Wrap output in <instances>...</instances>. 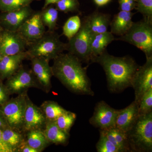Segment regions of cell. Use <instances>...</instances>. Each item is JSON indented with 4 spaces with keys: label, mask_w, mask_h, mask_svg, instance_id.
<instances>
[{
    "label": "cell",
    "mask_w": 152,
    "mask_h": 152,
    "mask_svg": "<svg viewBox=\"0 0 152 152\" xmlns=\"http://www.w3.org/2000/svg\"><path fill=\"white\" fill-rule=\"evenodd\" d=\"M29 44L37 40L45 33V26L42 21L41 11H34L18 30Z\"/></svg>",
    "instance_id": "12"
},
{
    "label": "cell",
    "mask_w": 152,
    "mask_h": 152,
    "mask_svg": "<svg viewBox=\"0 0 152 152\" xmlns=\"http://www.w3.org/2000/svg\"><path fill=\"white\" fill-rule=\"evenodd\" d=\"M10 94L7 87L0 83V105H2L8 101Z\"/></svg>",
    "instance_id": "35"
},
{
    "label": "cell",
    "mask_w": 152,
    "mask_h": 152,
    "mask_svg": "<svg viewBox=\"0 0 152 152\" xmlns=\"http://www.w3.org/2000/svg\"><path fill=\"white\" fill-rule=\"evenodd\" d=\"M45 127V130L43 132L50 143L63 145L67 142L69 134L61 130L55 121H47Z\"/></svg>",
    "instance_id": "22"
},
{
    "label": "cell",
    "mask_w": 152,
    "mask_h": 152,
    "mask_svg": "<svg viewBox=\"0 0 152 152\" xmlns=\"http://www.w3.org/2000/svg\"><path fill=\"white\" fill-rule=\"evenodd\" d=\"M115 40L129 43L143 52L146 58L152 57V22L143 19L134 22L127 32Z\"/></svg>",
    "instance_id": "5"
},
{
    "label": "cell",
    "mask_w": 152,
    "mask_h": 152,
    "mask_svg": "<svg viewBox=\"0 0 152 152\" xmlns=\"http://www.w3.org/2000/svg\"><path fill=\"white\" fill-rule=\"evenodd\" d=\"M26 142L28 145L39 152L42 151L50 143L42 130L28 131Z\"/></svg>",
    "instance_id": "23"
},
{
    "label": "cell",
    "mask_w": 152,
    "mask_h": 152,
    "mask_svg": "<svg viewBox=\"0 0 152 152\" xmlns=\"http://www.w3.org/2000/svg\"><path fill=\"white\" fill-rule=\"evenodd\" d=\"M26 96L24 92L2 105L1 113L9 126L19 132L23 128Z\"/></svg>",
    "instance_id": "7"
},
{
    "label": "cell",
    "mask_w": 152,
    "mask_h": 152,
    "mask_svg": "<svg viewBox=\"0 0 152 152\" xmlns=\"http://www.w3.org/2000/svg\"><path fill=\"white\" fill-rule=\"evenodd\" d=\"M17 152H39L37 150L34 149L28 145L26 142L25 141L19 147Z\"/></svg>",
    "instance_id": "37"
},
{
    "label": "cell",
    "mask_w": 152,
    "mask_h": 152,
    "mask_svg": "<svg viewBox=\"0 0 152 152\" xmlns=\"http://www.w3.org/2000/svg\"><path fill=\"white\" fill-rule=\"evenodd\" d=\"M126 133L131 152H152V112L139 116Z\"/></svg>",
    "instance_id": "3"
},
{
    "label": "cell",
    "mask_w": 152,
    "mask_h": 152,
    "mask_svg": "<svg viewBox=\"0 0 152 152\" xmlns=\"http://www.w3.org/2000/svg\"><path fill=\"white\" fill-rule=\"evenodd\" d=\"M28 59L26 51L12 56H4L0 61V77L8 78L14 75L22 66V62Z\"/></svg>",
    "instance_id": "17"
},
{
    "label": "cell",
    "mask_w": 152,
    "mask_h": 152,
    "mask_svg": "<svg viewBox=\"0 0 152 152\" xmlns=\"http://www.w3.org/2000/svg\"><path fill=\"white\" fill-rule=\"evenodd\" d=\"M34 12L30 5L26 6L16 10L3 12L0 16V21L6 30L18 31Z\"/></svg>",
    "instance_id": "14"
},
{
    "label": "cell",
    "mask_w": 152,
    "mask_h": 152,
    "mask_svg": "<svg viewBox=\"0 0 152 152\" xmlns=\"http://www.w3.org/2000/svg\"><path fill=\"white\" fill-rule=\"evenodd\" d=\"M77 118L75 113L66 111L55 121L57 126L63 132L69 134L70 130Z\"/></svg>",
    "instance_id": "29"
},
{
    "label": "cell",
    "mask_w": 152,
    "mask_h": 152,
    "mask_svg": "<svg viewBox=\"0 0 152 152\" xmlns=\"http://www.w3.org/2000/svg\"><path fill=\"white\" fill-rule=\"evenodd\" d=\"M41 17L44 26L48 28L49 31H55L57 28L58 18V11L51 5L41 11Z\"/></svg>",
    "instance_id": "24"
},
{
    "label": "cell",
    "mask_w": 152,
    "mask_h": 152,
    "mask_svg": "<svg viewBox=\"0 0 152 152\" xmlns=\"http://www.w3.org/2000/svg\"><path fill=\"white\" fill-rule=\"evenodd\" d=\"M66 49L67 43L61 40L59 34L48 31L39 39L30 43L26 51L28 59L39 57L50 61L55 59Z\"/></svg>",
    "instance_id": "4"
},
{
    "label": "cell",
    "mask_w": 152,
    "mask_h": 152,
    "mask_svg": "<svg viewBox=\"0 0 152 152\" xmlns=\"http://www.w3.org/2000/svg\"><path fill=\"white\" fill-rule=\"evenodd\" d=\"M100 130L121 152H131L126 133L115 126Z\"/></svg>",
    "instance_id": "21"
},
{
    "label": "cell",
    "mask_w": 152,
    "mask_h": 152,
    "mask_svg": "<svg viewBox=\"0 0 152 152\" xmlns=\"http://www.w3.org/2000/svg\"><path fill=\"white\" fill-rule=\"evenodd\" d=\"M10 127L6 121L4 117L3 116L2 113L0 114V130L3 131L6 128Z\"/></svg>",
    "instance_id": "38"
},
{
    "label": "cell",
    "mask_w": 152,
    "mask_h": 152,
    "mask_svg": "<svg viewBox=\"0 0 152 152\" xmlns=\"http://www.w3.org/2000/svg\"><path fill=\"white\" fill-rule=\"evenodd\" d=\"M1 28H0V34H1Z\"/></svg>",
    "instance_id": "42"
},
{
    "label": "cell",
    "mask_w": 152,
    "mask_h": 152,
    "mask_svg": "<svg viewBox=\"0 0 152 152\" xmlns=\"http://www.w3.org/2000/svg\"><path fill=\"white\" fill-rule=\"evenodd\" d=\"M136 10L142 15L143 19L152 22V0H135Z\"/></svg>",
    "instance_id": "32"
},
{
    "label": "cell",
    "mask_w": 152,
    "mask_h": 152,
    "mask_svg": "<svg viewBox=\"0 0 152 152\" xmlns=\"http://www.w3.org/2000/svg\"><path fill=\"white\" fill-rule=\"evenodd\" d=\"M93 34L86 20L84 18L78 32L69 40L66 50L77 58L82 63H91L90 45Z\"/></svg>",
    "instance_id": "6"
},
{
    "label": "cell",
    "mask_w": 152,
    "mask_h": 152,
    "mask_svg": "<svg viewBox=\"0 0 152 152\" xmlns=\"http://www.w3.org/2000/svg\"><path fill=\"white\" fill-rule=\"evenodd\" d=\"M4 141L14 152H17L19 147L24 141L21 134L19 131L8 127L2 131Z\"/></svg>",
    "instance_id": "25"
},
{
    "label": "cell",
    "mask_w": 152,
    "mask_h": 152,
    "mask_svg": "<svg viewBox=\"0 0 152 152\" xmlns=\"http://www.w3.org/2000/svg\"><path fill=\"white\" fill-rule=\"evenodd\" d=\"M118 110L104 101H101L95 106L94 114L89 120L90 124L100 129L114 127Z\"/></svg>",
    "instance_id": "11"
},
{
    "label": "cell",
    "mask_w": 152,
    "mask_h": 152,
    "mask_svg": "<svg viewBox=\"0 0 152 152\" xmlns=\"http://www.w3.org/2000/svg\"><path fill=\"white\" fill-rule=\"evenodd\" d=\"M114 35L110 31L93 35L90 45L91 63L95 57L100 56L105 51L106 48L115 40Z\"/></svg>",
    "instance_id": "20"
},
{
    "label": "cell",
    "mask_w": 152,
    "mask_h": 152,
    "mask_svg": "<svg viewBox=\"0 0 152 152\" xmlns=\"http://www.w3.org/2000/svg\"><path fill=\"white\" fill-rule=\"evenodd\" d=\"M47 121H55L66 110L54 101H47L41 106Z\"/></svg>",
    "instance_id": "26"
},
{
    "label": "cell",
    "mask_w": 152,
    "mask_h": 152,
    "mask_svg": "<svg viewBox=\"0 0 152 152\" xmlns=\"http://www.w3.org/2000/svg\"><path fill=\"white\" fill-rule=\"evenodd\" d=\"M28 45L18 31L5 30L0 34V52L3 56L26 51Z\"/></svg>",
    "instance_id": "9"
},
{
    "label": "cell",
    "mask_w": 152,
    "mask_h": 152,
    "mask_svg": "<svg viewBox=\"0 0 152 152\" xmlns=\"http://www.w3.org/2000/svg\"><path fill=\"white\" fill-rule=\"evenodd\" d=\"M53 76L68 89L75 94L94 96L87 74L88 66L83 67L80 60L70 53H61L54 59Z\"/></svg>",
    "instance_id": "1"
},
{
    "label": "cell",
    "mask_w": 152,
    "mask_h": 152,
    "mask_svg": "<svg viewBox=\"0 0 152 152\" xmlns=\"http://www.w3.org/2000/svg\"><path fill=\"white\" fill-rule=\"evenodd\" d=\"M46 121L42 109L33 103L27 95L23 129L27 132L42 130L45 127Z\"/></svg>",
    "instance_id": "13"
},
{
    "label": "cell",
    "mask_w": 152,
    "mask_h": 152,
    "mask_svg": "<svg viewBox=\"0 0 152 152\" xmlns=\"http://www.w3.org/2000/svg\"><path fill=\"white\" fill-rule=\"evenodd\" d=\"M6 87L10 94H20L31 87L38 86V82L32 71L21 66L8 78Z\"/></svg>",
    "instance_id": "10"
},
{
    "label": "cell",
    "mask_w": 152,
    "mask_h": 152,
    "mask_svg": "<svg viewBox=\"0 0 152 152\" xmlns=\"http://www.w3.org/2000/svg\"><path fill=\"white\" fill-rule=\"evenodd\" d=\"M31 60L32 72L39 84L48 91L51 87V79L53 76L49 61L39 57L32 58Z\"/></svg>",
    "instance_id": "15"
},
{
    "label": "cell",
    "mask_w": 152,
    "mask_h": 152,
    "mask_svg": "<svg viewBox=\"0 0 152 152\" xmlns=\"http://www.w3.org/2000/svg\"><path fill=\"white\" fill-rule=\"evenodd\" d=\"M132 87L134 91V102L138 104L144 94L152 88V57L146 58L143 65L140 66L133 78Z\"/></svg>",
    "instance_id": "8"
},
{
    "label": "cell",
    "mask_w": 152,
    "mask_h": 152,
    "mask_svg": "<svg viewBox=\"0 0 152 152\" xmlns=\"http://www.w3.org/2000/svg\"><path fill=\"white\" fill-rule=\"evenodd\" d=\"M3 57V56H2V54L1 53V52H0V61H1V60L2 58Z\"/></svg>",
    "instance_id": "41"
},
{
    "label": "cell",
    "mask_w": 152,
    "mask_h": 152,
    "mask_svg": "<svg viewBox=\"0 0 152 152\" xmlns=\"http://www.w3.org/2000/svg\"><path fill=\"white\" fill-rule=\"evenodd\" d=\"M91 63H97L103 69L107 77L108 88L112 92L122 91L132 87L133 78L140 66L129 56L115 57L107 50L95 57Z\"/></svg>",
    "instance_id": "2"
},
{
    "label": "cell",
    "mask_w": 152,
    "mask_h": 152,
    "mask_svg": "<svg viewBox=\"0 0 152 152\" xmlns=\"http://www.w3.org/2000/svg\"><path fill=\"white\" fill-rule=\"evenodd\" d=\"M138 105L134 101L126 107L118 110L115 127L126 132L139 117Z\"/></svg>",
    "instance_id": "16"
},
{
    "label": "cell",
    "mask_w": 152,
    "mask_h": 152,
    "mask_svg": "<svg viewBox=\"0 0 152 152\" xmlns=\"http://www.w3.org/2000/svg\"><path fill=\"white\" fill-rule=\"evenodd\" d=\"M58 11L65 13L79 12L80 3L78 0H59L55 4Z\"/></svg>",
    "instance_id": "33"
},
{
    "label": "cell",
    "mask_w": 152,
    "mask_h": 152,
    "mask_svg": "<svg viewBox=\"0 0 152 152\" xmlns=\"http://www.w3.org/2000/svg\"><path fill=\"white\" fill-rule=\"evenodd\" d=\"M81 23L79 16H73L69 18L63 26V34L69 40L78 32L81 26Z\"/></svg>",
    "instance_id": "27"
},
{
    "label": "cell",
    "mask_w": 152,
    "mask_h": 152,
    "mask_svg": "<svg viewBox=\"0 0 152 152\" xmlns=\"http://www.w3.org/2000/svg\"><path fill=\"white\" fill-rule=\"evenodd\" d=\"M152 112V88L144 94L138 104L139 116L149 113Z\"/></svg>",
    "instance_id": "31"
},
{
    "label": "cell",
    "mask_w": 152,
    "mask_h": 152,
    "mask_svg": "<svg viewBox=\"0 0 152 152\" xmlns=\"http://www.w3.org/2000/svg\"><path fill=\"white\" fill-rule=\"evenodd\" d=\"M134 14L132 12L120 11L115 15L110 23L111 32L120 37L124 35L132 25V19Z\"/></svg>",
    "instance_id": "18"
},
{
    "label": "cell",
    "mask_w": 152,
    "mask_h": 152,
    "mask_svg": "<svg viewBox=\"0 0 152 152\" xmlns=\"http://www.w3.org/2000/svg\"><path fill=\"white\" fill-rule=\"evenodd\" d=\"M41 0H0V11L2 12L16 10Z\"/></svg>",
    "instance_id": "28"
},
{
    "label": "cell",
    "mask_w": 152,
    "mask_h": 152,
    "mask_svg": "<svg viewBox=\"0 0 152 152\" xmlns=\"http://www.w3.org/2000/svg\"><path fill=\"white\" fill-rule=\"evenodd\" d=\"M94 1L98 7H103L109 4L111 0H94Z\"/></svg>",
    "instance_id": "39"
},
{
    "label": "cell",
    "mask_w": 152,
    "mask_h": 152,
    "mask_svg": "<svg viewBox=\"0 0 152 152\" xmlns=\"http://www.w3.org/2000/svg\"><path fill=\"white\" fill-rule=\"evenodd\" d=\"M96 149L98 152H121L101 130L99 139L96 145Z\"/></svg>",
    "instance_id": "30"
},
{
    "label": "cell",
    "mask_w": 152,
    "mask_h": 152,
    "mask_svg": "<svg viewBox=\"0 0 152 152\" xmlns=\"http://www.w3.org/2000/svg\"><path fill=\"white\" fill-rule=\"evenodd\" d=\"M59 1V0H45V3L42 9H45L51 5L56 4Z\"/></svg>",
    "instance_id": "40"
},
{
    "label": "cell",
    "mask_w": 152,
    "mask_h": 152,
    "mask_svg": "<svg viewBox=\"0 0 152 152\" xmlns=\"http://www.w3.org/2000/svg\"><path fill=\"white\" fill-rule=\"evenodd\" d=\"M120 11L131 12L136 9L135 0H118Z\"/></svg>",
    "instance_id": "34"
},
{
    "label": "cell",
    "mask_w": 152,
    "mask_h": 152,
    "mask_svg": "<svg viewBox=\"0 0 152 152\" xmlns=\"http://www.w3.org/2000/svg\"><path fill=\"white\" fill-rule=\"evenodd\" d=\"M0 152H14L11 148L4 141L2 137V131L0 130Z\"/></svg>",
    "instance_id": "36"
},
{
    "label": "cell",
    "mask_w": 152,
    "mask_h": 152,
    "mask_svg": "<svg viewBox=\"0 0 152 152\" xmlns=\"http://www.w3.org/2000/svg\"><path fill=\"white\" fill-rule=\"evenodd\" d=\"M85 18L93 35L107 31L111 22L110 14L96 11Z\"/></svg>",
    "instance_id": "19"
}]
</instances>
